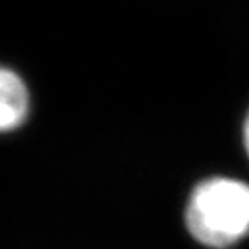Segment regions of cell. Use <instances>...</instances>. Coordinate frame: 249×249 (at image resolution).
<instances>
[{
	"mask_svg": "<svg viewBox=\"0 0 249 249\" xmlns=\"http://www.w3.org/2000/svg\"><path fill=\"white\" fill-rule=\"evenodd\" d=\"M185 217L190 233L203 245H235L249 231V187L231 178L206 180L192 193Z\"/></svg>",
	"mask_w": 249,
	"mask_h": 249,
	"instance_id": "cell-1",
	"label": "cell"
},
{
	"mask_svg": "<svg viewBox=\"0 0 249 249\" xmlns=\"http://www.w3.org/2000/svg\"><path fill=\"white\" fill-rule=\"evenodd\" d=\"M29 108V90L24 81L13 70L0 66V134L23 125Z\"/></svg>",
	"mask_w": 249,
	"mask_h": 249,
	"instance_id": "cell-2",
	"label": "cell"
},
{
	"mask_svg": "<svg viewBox=\"0 0 249 249\" xmlns=\"http://www.w3.org/2000/svg\"><path fill=\"white\" fill-rule=\"evenodd\" d=\"M245 145H246V150L249 155V114H248L246 123H245Z\"/></svg>",
	"mask_w": 249,
	"mask_h": 249,
	"instance_id": "cell-3",
	"label": "cell"
}]
</instances>
